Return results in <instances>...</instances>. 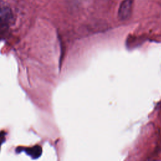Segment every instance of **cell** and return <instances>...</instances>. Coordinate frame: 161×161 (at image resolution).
<instances>
[{
	"label": "cell",
	"mask_w": 161,
	"mask_h": 161,
	"mask_svg": "<svg viewBox=\"0 0 161 161\" xmlns=\"http://www.w3.org/2000/svg\"><path fill=\"white\" fill-rule=\"evenodd\" d=\"M25 152L33 159H36L40 157L42 153V148L40 146H34L31 148H28L25 150Z\"/></svg>",
	"instance_id": "3"
},
{
	"label": "cell",
	"mask_w": 161,
	"mask_h": 161,
	"mask_svg": "<svg viewBox=\"0 0 161 161\" xmlns=\"http://www.w3.org/2000/svg\"><path fill=\"white\" fill-rule=\"evenodd\" d=\"M12 14L10 9L3 3L0 2V25L5 26L10 21Z\"/></svg>",
	"instance_id": "2"
},
{
	"label": "cell",
	"mask_w": 161,
	"mask_h": 161,
	"mask_svg": "<svg viewBox=\"0 0 161 161\" xmlns=\"http://www.w3.org/2000/svg\"><path fill=\"white\" fill-rule=\"evenodd\" d=\"M4 133L1 132L0 133V147L2 145V143L4 142Z\"/></svg>",
	"instance_id": "4"
},
{
	"label": "cell",
	"mask_w": 161,
	"mask_h": 161,
	"mask_svg": "<svg viewBox=\"0 0 161 161\" xmlns=\"http://www.w3.org/2000/svg\"><path fill=\"white\" fill-rule=\"evenodd\" d=\"M133 0H123L118 9V18L121 20L127 19L131 14Z\"/></svg>",
	"instance_id": "1"
}]
</instances>
